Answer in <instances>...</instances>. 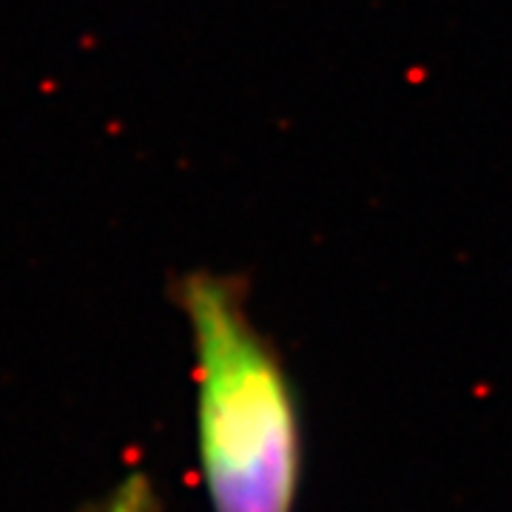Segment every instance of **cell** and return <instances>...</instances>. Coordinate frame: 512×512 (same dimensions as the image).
<instances>
[{
    "label": "cell",
    "mask_w": 512,
    "mask_h": 512,
    "mask_svg": "<svg viewBox=\"0 0 512 512\" xmlns=\"http://www.w3.org/2000/svg\"><path fill=\"white\" fill-rule=\"evenodd\" d=\"M80 512H163L154 481L143 473L120 478L103 495L92 498Z\"/></svg>",
    "instance_id": "obj_2"
},
{
    "label": "cell",
    "mask_w": 512,
    "mask_h": 512,
    "mask_svg": "<svg viewBox=\"0 0 512 512\" xmlns=\"http://www.w3.org/2000/svg\"><path fill=\"white\" fill-rule=\"evenodd\" d=\"M194 353L197 458L211 512H293L305 436L288 367L234 276L177 282Z\"/></svg>",
    "instance_id": "obj_1"
}]
</instances>
